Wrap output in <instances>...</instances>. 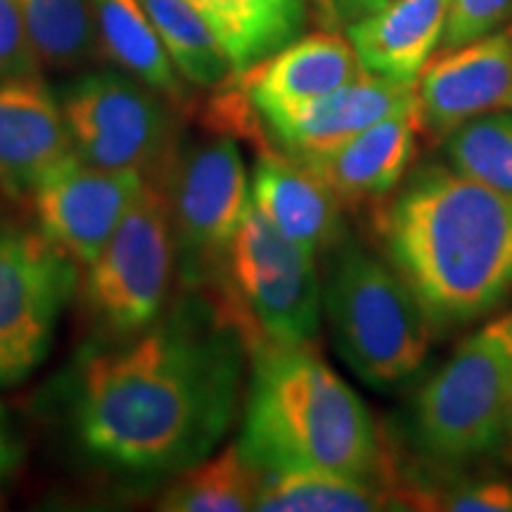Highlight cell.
I'll use <instances>...</instances> for the list:
<instances>
[{
  "label": "cell",
  "instance_id": "83f0119b",
  "mask_svg": "<svg viewBox=\"0 0 512 512\" xmlns=\"http://www.w3.org/2000/svg\"><path fill=\"white\" fill-rule=\"evenodd\" d=\"M389 3L392 0H313V10L325 31H347Z\"/></svg>",
  "mask_w": 512,
  "mask_h": 512
},
{
  "label": "cell",
  "instance_id": "f1b7e54d",
  "mask_svg": "<svg viewBox=\"0 0 512 512\" xmlns=\"http://www.w3.org/2000/svg\"><path fill=\"white\" fill-rule=\"evenodd\" d=\"M22 460V444H19L15 427H12L10 415L0 406V484L8 482L12 472L17 470Z\"/></svg>",
  "mask_w": 512,
  "mask_h": 512
},
{
  "label": "cell",
  "instance_id": "7c38bea8",
  "mask_svg": "<svg viewBox=\"0 0 512 512\" xmlns=\"http://www.w3.org/2000/svg\"><path fill=\"white\" fill-rule=\"evenodd\" d=\"M505 107L512 110V24L430 57L415 81V131L430 143Z\"/></svg>",
  "mask_w": 512,
  "mask_h": 512
},
{
  "label": "cell",
  "instance_id": "277c9868",
  "mask_svg": "<svg viewBox=\"0 0 512 512\" xmlns=\"http://www.w3.org/2000/svg\"><path fill=\"white\" fill-rule=\"evenodd\" d=\"M325 256L323 311L344 363L375 389L418 375L437 330L411 287L354 238Z\"/></svg>",
  "mask_w": 512,
  "mask_h": 512
},
{
  "label": "cell",
  "instance_id": "8992f818",
  "mask_svg": "<svg viewBox=\"0 0 512 512\" xmlns=\"http://www.w3.org/2000/svg\"><path fill=\"white\" fill-rule=\"evenodd\" d=\"M204 294L238 325L247 351L264 339L316 347L323 313L316 256L283 238L254 204L230 245L221 283Z\"/></svg>",
  "mask_w": 512,
  "mask_h": 512
},
{
  "label": "cell",
  "instance_id": "2e32d148",
  "mask_svg": "<svg viewBox=\"0 0 512 512\" xmlns=\"http://www.w3.org/2000/svg\"><path fill=\"white\" fill-rule=\"evenodd\" d=\"M366 74L354 46L339 31L294 38L273 55L235 72V83L256 114L318 100Z\"/></svg>",
  "mask_w": 512,
  "mask_h": 512
},
{
  "label": "cell",
  "instance_id": "3957f363",
  "mask_svg": "<svg viewBox=\"0 0 512 512\" xmlns=\"http://www.w3.org/2000/svg\"><path fill=\"white\" fill-rule=\"evenodd\" d=\"M238 444L256 470L335 472L401 491V463L380 425L311 344L264 339L249 349Z\"/></svg>",
  "mask_w": 512,
  "mask_h": 512
},
{
  "label": "cell",
  "instance_id": "ffe728a7",
  "mask_svg": "<svg viewBox=\"0 0 512 512\" xmlns=\"http://www.w3.org/2000/svg\"><path fill=\"white\" fill-rule=\"evenodd\" d=\"M209 24L235 72L302 34L306 0H185Z\"/></svg>",
  "mask_w": 512,
  "mask_h": 512
},
{
  "label": "cell",
  "instance_id": "603a6c76",
  "mask_svg": "<svg viewBox=\"0 0 512 512\" xmlns=\"http://www.w3.org/2000/svg\"><path fill=\"white\" fill-rule=\"evenodd\" d=\"M185 83L219 88L235 74L219 38L185 0H138Z\"/></svg>",
  "mask_w": 512,
  "mask_h": 512
},
{
  "label": "cell",
  "instance_id": "30bf717a",
  "mask_svg": "<svg viewBox=\"0 0 512 512\" xmlns=\"http://www.w3.org/2000/svg\"><path fill=\"white\" fill-rule=\"evenodd\" d=\"M76 268L38 230L0 228V387L22 382L48 356Z\"/></svg>",
  "mask_w": 512,
  "mask_h": 512
},
{
  "label": "cell",
  "instance_id": "6da1fadb",
  "mask_svg": "<svg viewBox=\"0 0 512 512\" xmlns=\"http://www.w3.org/2000/svg\"><path fill=\"white\" fill-rule=\"evenodd\" d=\"M247 342L204 292L138 335L81 358L72 422L83 451L112 470L176 475L221 444L245 399Z\"/></svg>",
  "mask_w": 512,
  "mask_h": 512
},
{
  "label": "cell",
  "instance_id": "44dd1931",
  "mask_svg": "<svg viewBox=\"0 0 512 512\" xmlns=\"http://www.w3.org/2000/svg\"><path fill=\"white\" fill-rule=\"evenodd\" d=\"M254 510L261 512H377L408 510L401 491L335 472H273L261 479Z\"/></svg>",
  "mask_w": 512,
  "mask_h": 512
},
{
  "label": "cell",
  "instance_id": "9a60e30c",
  "mask_svg": "<svg viewBox=\"0 0 512 512\" xmlns=\"http://www.w3.org/2000/svg\"><path fill=\"white\" fill-rule=\"evenodd\" d=\"M252 204L283 238L313 256L347 238L342 204L309 166L275 145L256 147Z\"/></svg>",
  "mask_w": 512,
  "mask_h": 512
},
{
  "label": "cell",
  "instance_id": "52a82bcc",
  "mask_svg": "<svg viewBox=\"0 0 512 512\" xmlns=\"http://www.w3.org/2000/svg\"><path fill=\"white\" fill-rule=\"evenodd\" d=\"M176 273L166 183H145L98 259L86 268L81 297L95 332L121 342L162 318Z\"/></svg>",
  "mask_w": 512,
  "mask_h": 512
},
{
  "label": "cell",
  "instance_id": "5bb4252c",
  "mask_svg": "<svg viewBox=\"0 0 512 512\" xmlns=\"http://www.w3.org/2000/svg\"><path fill=\"white\" fill-rule=\"evenodd\" d=\"M74 145L60 102L36 79L0 81V197L29 202Z\"/></svg>",
  "mask_w": 512,
  "mask_h": 512
},
{
  "label": "cell",
  "instance_id": "5b68a950",
  "mask_svg": "<svg viewBox=\"0 0 512 512\" xmlns=\"http://www.w3.org/2000/svg\"><path fill=\"white\" fill-rule=\"evenodd\" d=\"M512 403V311L467 335L411 403L413 444L456 467L501 451Z\"/></svg>",
  "mask_w": 512,
  "mask_h": 512
},
{
  "label": "cell",
  "instance_id": "4fadbf2b",
  "mask_svg": "<svg viewBox=\"0 0 512 512\" xmlns=\"http://www.w3.org/2000/svg\"><path fill=\"white\" fill-rule=\"evenodd\" d=\"M415 110V83L377 74H361L323 98L261 114L268 143L292 157L316 155L342 145L389 117H408Z\"/></svg>",
  "mask_w": 512,
  "mask_h": 512
},
{
  "label": "cell",
  "instance_id": "d4e9b609",
  "mask_svg": "<svg viewBox=\"0 0 512 512\" xmlns=\"http://www.w3.org/2000/svg\"><path fill=\"white\" fill-rule=\"evenodd\" d=\"M444 143L453 169L512 197V114H482Z\"/></svg>",
  "mask_w": 512,
  "mask_h": 512
},
{
  "label": "cell",
  "instance_id": "7a4b0ae2",
  "mask_svg": "<svg viewBox=\"0 0 512 512\" xmlns=\"http://www.w3.org/2000/svg\"><path fill=\"white\" fill-rule=\"evenodd\" d=\"M387 264L434 330H453L512 297V197L451 164H425L373 209Z\"/></svg>",
  "mask_w": 512,
  "mask_h": 512
},
{
  "label": "cell",
  "instance_id": "f546056e",
  "mask_svg": "<svg viewBox=\"0 0 512 512\" xmlns=\"http://www.w3.org/2000/svg\"><path fill=\"white\" fill-rule=\"evenodd\" d=\"M503 456L508 463H512V403H510V411H508V422H505V439L501 446Z\"/></svg>",
  "mask_w": 512,
  "mask_h": 512
},
{
  "label": "cell",
  "instance_id": "484cf974",
  "mask_svg": "<svg viewBox=\"0 0 512 512\" xmlns=\"http://www.w3.org/2000/svg\"><path fill=\"white\" fill-rule=\"evenodd\" d=\"M41 62L31 43L19 0H0V81L36 79Z\"/></svg>",
  "mask_w": 512,
  "mask_h": 512
},
{
  "label": "cell",
  "instance_id": "4316f807",
  "mask_svg": "<svg viewBox=\"0 0 512 512\" xmlns=\"http://www.w3.org/2000/svg\"><path fill=\"white\" fill-rule=\"evenodd\" d=\"M510 15L512 0H451L441 46L448 50L491 34L501 29Z\"/></svg>",
  "mask_w": 512,
  "mask_h": 512
},
{
  "label": "cell",
  "instance_id": "8fae6325",
  "mask_svg": "<svg viewBox=\"0 0 512 512\" xmlns=\"http://www.w3.org/2000/svg\"><path fill=\"white\" fill-rule=\"evenodd\" d=\"M143 185L138 174L102 169L72 152L31 192L36 230L76 266L88 268L110 242Z\"/></svg>",
  "mask_w": 512,
  "mask_h": 512
},
{
  "label": "cell",
  "instance_id": "7402d4cb",
  "mask_svg": "<svg viewBox=\"0 0 512 512\" xmlns=\"http://www.w3.org/2000/svg\"><path fill=\"white\" fill-rule=\"evenodd\" d=\"M264 472L256 470L238 441L176 472L157 508L169 512L254 510Z\"/></svg>",
  "mask_w": 512,
  "mask_h": 512
},
{
  "label": "cell",
  "instance_id": "d6986e66",
  "mask_svg": "<svg viewBox=\"0 0 512 512\" xmlns=\"http://www.w3.org/2000/svg\"><path fill=\"white\" fill-rule=\"evenodd\" d=\"M91 3L100 53L128 76L145 83L174 107H185L190 95L183 76L171 62L155 27L138 0H88Z\"/></svg>",
  "mask_w": 512,
  "mask_h": 512
},
{
  "label": "cell",
  "instance_id": "ba28073f",
  "mask_svg": "<svg viewBox=\"0 0 512 512\" xmlns=\"http://www.w3.org/2000/svg\"><path fill=\"white\" fill-rule=\"evenodd\" d=\"M166 197L181 290H214L252 204L238 140L214 133L190 145L181 143L166 178Z\"/></svg>",
  "mask_w": 512,
  "mask_h": 512
},
{
  "label": "cell",
  "instance_id": "ac0fdd59",
  "mask_svg": "<svg viewBox=\"0 0 512 512\" xmlns=\"http://www.w3.org/2000/svg\"><path fill=\"white\" fill-rule=\"evenodd\" d=\"M451 0H392L344 31L363 69L415 83L441 43Z\"/></svg>",
  "mask_w": 512,
  "mask_h": 512
},
{
  "label": "cell",
  "instance_id": "cb8c5ba5",
  "mask_svg": "<svg viewBox=\"0 0 512 512\" xmlns=\"http://www.w3.org/2000/svg\"><path fill=\"white\" fill-rule=\"evenodd\" d=\"M41 67L79 69L100 55L88 0H19Z\"/></svg>",
  "mask_w": 512,
  "mask_h": 512
},
{
  "label": "cell",
  "instance_id": "9c48e42d",
  "mask_svg": "<svg viewBox=\"0 0 512 512\" xmlns=\"http://www.w3.org/2000/svg\"><path fill=\"white\" fill-rule=\"evenodd\" d=\"M60 107L81 159L166 183L181 150L169 100L128 74L93 72L64 88Z\"/></svg>",
  "mask_w": 512,
  "mask_h": 512
},
{
  "label": "cell",
  "instance_id": "e0dca14e",
  "mask_svg": "<svg viewBox=\"0 0 512 512\" xmlns=\"http://www.w3.org/2000/svg\"><path fill=\"white\" fill-rule=\"evenodd\" d=\"M415 121L389 117L342 145L294 157L328 185L342 209H375L399 188L415 159Z\"/></svg>",
  "mask_w": 512,
  "mask_h": 512
}]
</instances>
